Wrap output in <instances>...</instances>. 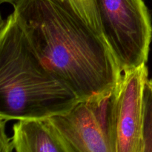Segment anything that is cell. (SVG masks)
Returning a JSON list of instances; mask_svg holds the SVG:
<instances>
[{"label": "cell", "instance_id": "1", "mask_svg": "<svg viewBox=\"0 0 152 152\" xmlns=\"http://www.w3.org/2000/svg\"><path fill=\"white\" fill-rule=\"evenodd\" d=\"M13 14L42 63L79 100L114 91L123 72L112 51L68 0H18Z\"/></svg>", "mask_w": 152, "mask_h": 152}, {"label": "cell", "instance_id": "2", "mask_svg": "<svg viewBox=\"0 0 152 152\" xmlns=\"http://www.w3.org/2000/svg\"><path fill=\"white\" fill-rule=\"evenodd\" d=\"M0 28V120H45L80 102L42 63L13 13Z\"/></svg>", "mask_w": 152, "mask_h": 152}, {"label": "cell", "instance_id": "3", "mask_svg": "<svg viewBox=\"0 0 152 152\" xmlns=\"http://www.w3.org/2000/svg\"><path fill=\"white\" fill-rule=\"evenodd\" d=\"M102 35L122 72L146 65L152 39L143 0H94Z\"/></svg>", "mask_w": 152, "mask_h": 152}, {"label": "cell", "instance_id": "4", "mask_svg": "<svg viewBox=\"0 0 152 152\" xmlns=\"http://www.w3.org/2000/svg\"><path fill=\"white\" fill-rule=\"evenodd\" d=\"M146 65L123 72L110 95L107 133L112 152H145L143 94Z\"/></svg>", "mask_w": 152, "mask_h": 152}, {"label": "cell", "instance_id": "5", "mask_svg": "<svg viewBox=\"0 0 152 152\" xmlns=\"http://www.w3.org/2000/svg\"><path fill=\"white\" fill-rule=\"evenodd\" d=\"M48 120L68 152H112L106 132L88 101Z\"/></svg>", "mask_w": 152, "mask_h": 152}, {"label": "cell", "instance_id": "6", "mask_svg": "<svg viewBox=\"0 0 152 152\" xmlns=\"http://www.w3.org/2000/svg\"><path fill=\"white\" fill-rule=\"evenodd\" d=\"M11 140L13 152H68L48 119L18 120Z\"/></svg>", "mask_w": 152, "mask_h": 152}, {"label": "cell", "instance_id": "7", "mask_svg": "<svg viewBox=\"0 0 152 152\" xmlns=\"http://www.w3.org/2000/svg\"><path fill=\"white\" fill-rule=\"evenodd\" d=\"M143 134L145 152H152V78L147 80L144 88Z\"/></svg>", "mask_w": 152, "mask_h": 152}, {"label": "cell", "instance_id": "8", "mask_svg": "<svg viewBox=\"0 0 152 152\" xmlns=\"http://www.w3.org/2000/svg\"><path fill=\"white\" fill-rule=\"evenodd\" d=\"M76 11L82 16L88 25L102 35L100 22L98 18L94 0H68ZM103 36V35H102Z\"/></svg>", "mask_w": 152, "mask_h": 152}, {"label": "cell", "instance_id": "9", "mask_svg": "<svg viewBox=\"0 0 152 152\" xmlns=\"http://www.w3.org/2000/svg\"><path fill=\"white\" fill-rule=\"evenodd\" d=\"M1 121V138H0V151L1 152H13L11 137H9L6 134L5 126L7 121L0 120Z\"/></svg>", "mask_w": 152, "mask_h": 152}, {"label": "cell", "instance_id": "10", "mask_svg": "<svg viewBox=\"0 0 152 152\" xmlns=\"http://www.w3.org/2000/svg\"><path fill=\"white\" fill-rule=\"evenodd\" d=\"M0 1H1V3H8V4H12L13 7L18 1V0H0Z\"/></svg>", "mask_w": 152, "mask_h": 152}]
</instances>
